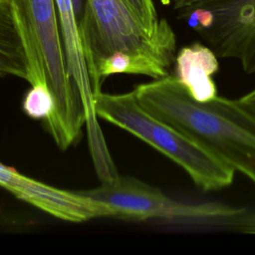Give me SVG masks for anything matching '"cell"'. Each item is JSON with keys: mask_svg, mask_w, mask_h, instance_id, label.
Listing matches in <instances>:
<instances>
[{"mask_svg": "<svg viewBox=\"0 0 255 255\" xmlns=\"http://www.w3.org/2000/svg\"><path fill=\"white\" fill-rule=\"evenodd\" d=\"M132 92L146 112L255 185V116L237 100L217 96L207 102L195 101L171 75L137 85Z\"/></svg>", "mask_w": 255, "mask_h": 255, "instance_id": "1", "label": "cell"}, {"mask_svg": "<svg viewBox=\"0 0 255 255\" xmlns=\"http://www.w3.org/2000/svg\"><path fill=\"white\" fill-rule=\"evenodd\" d=\"M9 4L26 54L27 81L31 87L46 86L51 91L55 110L46 126L65 150L79 138L87 118L67 67L56 0H9Z\"/></svg>", "mask_w": 255, "mask_h": 255, "instance_id": "2", "label": "cell"}, {"mask_svg": "<svg viewBox=\"0 0 255 255\" xmlns=\"http://www.w3.org/2000/svg\"><path fill=\"white\" fill-rule=\"evenodd\" d=\"M79 30L89 77L114 54H126L137 75L159 79L170 75L176 56L173 30L153 34L124 0H86Z\"/></svg>", "mask_w": 255, "mask_h": 255, "instance_id": "3", "label": "cell"}, {"mask_svg": "<svg viewBox=\"0 0 255 255\" xmlns=\"http://www.w3.org/2000/svg\"><path fill=\"white\" fill-rule=\"evenodd\" d=\"M97 117L130 132L180 166L203 191H216L233 183L235 170L194 140L146 112L133 92L94 95Z\"/></svg>", "mask_w": 255, "mask_h": 255, "instance_id": "4", "label": "cell"}, {"mask_svg": "<svg viewBox=\"0 0 255 255\" xmlns=\"http://www.w3.org/2000/svg\"><path fill=\"white\" fill-rule=\"evenodd\" d=\"M80 192L105 203L110 208L112 217L130 221L157 219L183 224L233 227L247 212L243 207L218 201H180L164 194L157 187L118 173L102 180L98 187Z\"/></svg>", "mask_w": 255, "mask_h": 255, "instance_id": "5", "label": "cell"}, {"mask_svg": "<svg viewBox=\"0 0 255 255\" xmlns=\"http://www.w3.org/2000/svg\"><path fill=\"white\" fill-rule=\"evenodd\" d=\"M56 3L67 67L80 91L86 111V128L92 159L98 171H106L113 167L114 162L95 113L94 94L84 57L79 20L72 0H56Z\"/></svg>", "mask_w": 255, "mask_h": 255, "instance_id": "6", "label": "cell"}, {"mask_svg": "<svg viewBox=\"0 0 255 255\" xmlns=\"http://www.w3.org/2000/svg\"><path fill=\"white\" fill-rule=\"evenodd\" d=\"M0 186L17 198L63 220L82 222L109 214L108 207L80 191H67L21 174L0 163Z\"/></svg>", "mask_w": 255, "mask_h": 255, "instance_id": "7", "label": "cell"}, {"mask_svg": "<svg viewBox=\"0 0 255 255\" xmlns=\"http://www.w3.org/2000/svg\"><path fill=\"white\" fill-rule=\"evenodd\" d=\"M192 7L212 14L209 27L197 33L208 47L218 58L240 62L255 41V0H200Z\"/></svg>", "mask_w": 255, "mask_h": 255, "instance_id": "8", "label": "cell"}, {"mask_svg": "<svg viewBox=\"0 0 255 255\" xmlns=\"http://www.w3.org/2000/svg\"><path fill=\"white\" fill-rule=\"evenodd\" d=\"M218 70V57L210 47L201 43L184 46L176 53L174 77L195 101L207 102L217 97L212 76Z\"/></svg>", "mask_w": 255, "mask_h": 255, "instance_id": "9", "label": "cell"}, {"mask_svg": "<svg viewBox=\"0 0 255 255\" xmlns=\"http://www.w3.org/2000/svg\"><path fill=\"white\" fill-rule=\"evenodd\" d=\"M15 76L27 81L28 67L22 40L9 0H0V77Z\"/></svg>", "mask_w": 255, "mask_h": 255, "instance_id": "10", "label": "cell"}, {"mask_svg": "<svg viewBox=\"0 0 255 255\" xmlns=\"http://www.w3.org/2000/svg\"><path fill=\"white\" fill-rule=\"evenodd\" d=\"M23 110L32 119L47 120L55 110V101L48 87H31L23 100Z\"/></svg>", "mask_w": 255, "mask_h": 255, "instance_id": "11", "label": "cell"}, {"mask_svg": "<svg viewBox=\"0 0 255 255\" xmlns=\"http://www.w3.org/2000/svg\"><path fill=\"white\" fill-rule=\"evenodd\" d=\"M142 25L153 34H160L172 28L164 19H158L152 0H124Z\"/></svg>", "mask_w": 255, "mask_h": 255, "instance_id": "12", "label": "cell"}, {"mask_svg": "<svg viewBox=\"0 0 255 255\" xmlns=\"http://www.w3.org/2000/svg\"><path fill=\"white\" fill-rule=\"evenodd\" d=\"M237 101L245 110L255 116V88L237 99Z\"/></svg>", "mask_w": 255, "mask_h": 255, "instance_id": "13", "label": "cell"}, {"mask_svg": "<svg viewBox=\"0 0 255 255\" xmlns=\"http://www.w3.org/2000/svg\"><path fill=\"white\" fill-rule=\"evenodd\" d=\"M236 230L244 233L255 234V216H248L239 224V226H237Z\"/></svg>", "mask_w": 255, "mask_h": 255, "instance_id": "14", "label": "cell"}, {"mask_svg": "<svg viewBox=\"0 0 255 255\" xmlns=\"http://www.w3.org/2000/svg\"><path fill=\"white\" fill-rule=\"evenodd\" d=\"M198 1H200V0H172L174 9H176L178 11L189 8Z\"/></svg>", "mask_w": 255, "mask_h": 255, "instance_id": "15", "label": "cell"}, {"mask_svg": "<svg viewBox=\"0 0 255 255\" xmlns=\"http://www.w3.org/2000/svg\"><path fill=\"white\" fill-rule=\"evenodd\" d=\"M72 2H73V6L75 8V12H76L78 20H79L81 15H82V11L81 10H84L85 5H83V0H72Z\"/></svg>", "mask_w": 255, "mask_h": 255, "instance_id": "16", "label": "cell"}]
</instances>
